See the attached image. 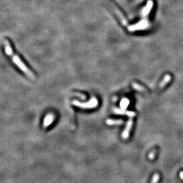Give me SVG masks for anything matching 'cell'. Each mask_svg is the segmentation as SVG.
Listing matches in <instances>:
<instances>
[{
    "label": "cell",
    "instance_id": "13",
    "mask_svg": "<svg viewBox=\"0 0 183 183\" xmlns=\"http://www.w3.org/2000/svg\"><path fill=\"white\" fill-rule=\"evenodd\" d=\"M159 180V175L158 174H155L152 178V181L151 183H157Z\"/></svg>",
    "mask_w": 183,
    "mask_h": 183
},
{
    "label": "cell",
    "instance_id": "2",
    "mask_svg": "<svg viewBox=\"0 0 183 183\" xmlns=\"http://www.w3.org/2000/svg\"><path fill=\"white\" fill-rule=\"evenodd\" d=\"M10 57H12V61H13V63L14 64H16V66H17L23 73H25L26 75H28L30 78H35V75H34L33 73L31 71L29 70V69L27 67L26 65L23 63V61H21V59H20L17 55L12 54Z\"/></svg>",
    "mask_w": 183,
    "mask_h": 183
},
{
    "label": "cell",
    "instance_id": "6",
    "mask_svg": "<svg viewBox=\"0 0 183 183\" xmlns=\"http://www.w3.org/2000/svg\"><path fill=\"white\" fill-rule=\"evenodd\" d=\"M113 112L116 114H118V115H127V116H128V117H130V118L135 117L136 116V113H134V112L129 111V110H126L119 109V108H114Z\"/></svg>",
    "mask_w": 183,
    "mask_h": 183
},
{
    "label": "cell",
    "instance_id": "12",
    "mask_svg": "<svg viewBox=\"0 0 183 183\" xmlns=\"http://www.w3.org/2000/svg\"><path fill=\"white\" fill-rule=\"evenodd\" d=\"M132 88H134V89L137 90V91H139V92H146V90L145 88H144V87L140 86V84H137V83H132Z\"/></svg>",
    "mask_w": 183,
    "mask_h": 183
},
{
    "label": "cell",
    "instance_id": "14",
    "mask_svg": "<svg viewBox=\"0 0 183 183\" xmlns=\"http://www.w3.org/2000/svg\"><path fill=\"white\" fill-rule=\"evenodd\" d=\"M155 152H153V153H152L151 154H150V155H149V158L150 159H153V157H154V155H155Z\"/></svg>",
    "mask_w": 183,
    "mask_h": 183
},
{
    "label": "cell",
    "instance_id": "1",
    "mask_svg": "<svg viewBox=\"0 0 183 183\" xmlns=\"http://www.w3.org/2000/svg\"><path fill=\"white\" fill-rule=\"evenodd\" d=\"M153 7V1L152 0H148L146 6H144L141 10V19L137 23L134 25L128 26V29L130 32H134L137 31H142L149 28L151 23L149 21L148 15L151 13L152 8Z\"/></svg>",
    "mask_w": 183,
    "mask_h": 183
},
{
    "label": "cell",
    "instance_id": "11",
    "mask_svg": "<svg viewBox=\"0 0 183 183\" xmlns=\"http://www.w3.org/2000/svg\"><path fill=\"white\" fill-rule=\"evenodd\" d=\"M130 104V100L128 98H124L121 100L120 102V107L121 109L122 110H126L127 107L128 106V105Z\"/></svg>",
    "mask_w": 183,
    "mask_h": 183
},
{
    "label": "cell",
    "instance_id": "9",
    "mask_svg": "<svg viewBox=\"0 0 183 183\" xmlns=\"http://www.w3.org/2000/svg\"><path fill=\"white\" fill-rule=\"evenodd\" d=\"M170 80H171V76L170 75H165L164 78L163 79L162 82H161L160 84H159V89H163V88H164V87L170 82Z\"/></svg>",
    "mask_w": 183,
    "mask_h": 183
},
{
    "label": "cell",
    "instance_id": "10",
    "mask_svg": "<svg viewBox=\"0 0 183 183\" xmlns=\"http://www.w3.org/2000/svg\"><path fill=\"white\" fill-rule=\"evenodd\" d=\"M106 124L108 126H113V125H120L123 124V121L121 119H108L106 121Z\"/></svg>",
    "mask_w": 183,
    "mask_h": 183
},
{
    "label": "cell",
    "instance_id": "5",
    "mask_svg": "<svg viewBox=\"0 0 183 183\" xmlns=\"http://www.w3.org/2000/svg\"><path fill=\"white\" fill-rule=\"evenodd\" d=\"M132 126H133V119H132V118H130L129 120L128 121V122H127L126 128H125L124 131L123 132V133H122L123 138L127 139L129 138L130 133V131H131Z\"/></svg>",
    "mask_w": 183,
    "mask_h": 183
},
{
    "label": "cell",
    "instance_id": "8",
    "mask_svg": "<svg viewBox=\"0 0 183 183\" xmlns=\"http://www.w3.org/2000/svg\"><path fill=\"white\" fill-rule=\"evenodd\" d=\"M3 45L5 46V53L9 57H10L12 54H13V50H12V47L10 46V43L7 39L3 40Z\"/></svg>",
    "mask_w": 183,
    "mask_h": 183
},
{
    "label": "cell",
    "instance_id": "4",
    "mask_svg": "<svg viewBox=\"0 0 183 183\" xmlns=\"http://www.w3.org/2000/svg\"><path fill=\"white\" fill-rule=\"evenodd\" d=\"M110 5L113 10L114 12H115L116 15L118 17L119 21L122 23V25H124V26H128V21H127L126 18L125 17L122 12L120 11V10H119L113 2H110Z\"/></svg>",
    "mask_w": 183,
    "mask_h": 183
},
{
    "label": "cell",
    "instance_id": "15",
    "mask_svg": "<svg viewBox=\"0 0 183 183\" xmlns=\"http://www.w3.org/2000/svg\"><path fill=\"white\" fill-rule=\"evenodd\" d=\"M180 178L182 179L183 180V172H181L180 173Z\"/></svg>",
    "mask_w": 183,
    "mask_h": 183
},
{
    "label": "cell",
    "instance_id": "7",
    "mask_svg": "<svg viewBox=\"0 0 183 183\" xmlns=\"http://www.w3.org/2000/svg\"><path fill=\"white\" fill-rule=\"evenodd\" d=\"M54 120V115L52 114H49V115H46L45 117L44 120H43V127L44 128H48V126H50L52 122Z\"/></svg>",
    "mask_w": 183,
    "mask_h": 183
},
{
    "label": "cell",
    "instance_id": "3",
    "mask_svg": "<svg viewBox=\"0 0 183 183\" xmlns=\"http://www.w3.org/2000/svg\"><path fill=\"white\" fill-rule=\"evenodd\" d=\"M72 104L77 106V107H80L86 109V108H93L96 107L98 104V101L97 98L93 97L91 100H90L87 102H81L77 100H73L72 102Z\"/></svg>",
    "mask_w": 183,
    "mask_h": 183
}]
</instances>
